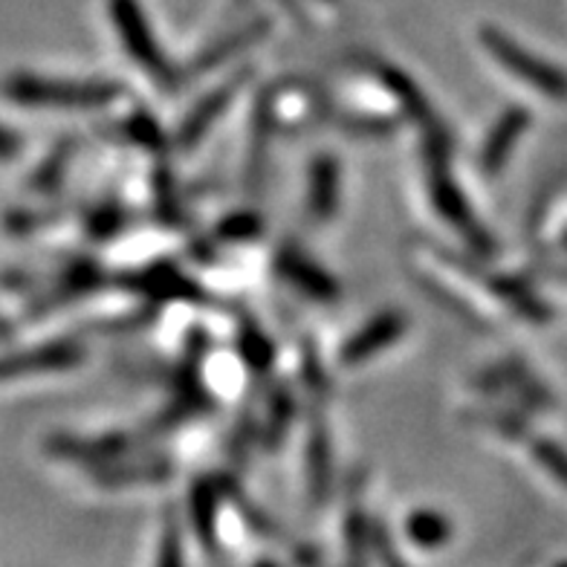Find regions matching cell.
<instances>
[{
  "instance_id": "30bf717a",
  "label": "cell",
  "mask_w": 567,
  "mask_h": 567,
  "mask_svg": "<svg viewBox=\"0 0 567 567\" xmlns=\"http://www.w3.org/2000/svg\"><path fill=\"white\" fill-rule=\"evenodd\" d=\"M434 203H437V209L452 220L455 226H461L463 231H470L472 238H478V231L472 226V217L463 206V197L457 195L455 186L449 183L446 174H434Z\"/></svg>"
},
{
  "instance_id": "4fadbf2b",
  "label": "cell",
  "mask_w": 567,
  "mask_h": 567,
  "mask_svg": "<svg viewBox=\"0 0 567 567\" xmlns=\"http://www.w3.org/2000/svg\"><path fill=\"white\" fill-rule=\"evenodd\" d=\"M157 567H186V561H183V547H179V538L174 527H168L163 545H159Z\"/></svg>"
},
{
  "instance_id": "2e32d148",
  "label": "cell",
  "mask_w": 567,
  "mask_h": 567,
  "mask_svg": "<svg viewBox=\"0 0 567 567\" xmlns=\"http://www.w3.org/2000/svg\"><path fill=\"white\" fill-rule=\"evenodd\" d=\"M377 553H380V559L385 567H405L403 561H400V556L391 550V545L382 536H377Z\"/></svg>"
},
{
  "instance_id": "8fae6325",
  "label": "cell",
  "mask_w": 567,
  "mask_h": 567,
  "mask_svg": "<svg viewBox=\"0 0 567 567\" xmlns=\"http://www.w3.org/2000/svg\"><path fill=\"white\" fill-rule=\"evenodd\" d=\"M229 96H231L229 90H224V93H217V96H212L209 102H206V105H200V111H197L195 116H192V120L186 122V131H183V142H195L197 136H200L203 131H206V127H209L212 122H215L217 116H220V111H224L226 99H229Z\"/></svg>"
},
{
  "instance_id": "7a4b0ae2",
  "label": "cell",
  "mask_w": 567,
  "mask_h": 567,
  "mask_svg": "<svg viewBox=\"0 0 567 567\" xmlns=\"http://www.w3.org/2000/svg\"><path fill=\"white\" fill-rule=\"evenodd\" d=\"M481 41L498 59L501 68H507L522 82L536 87L538 93H545L550 99H567V73H561L559 68H550V64H545L533 53H527L524 47L515 44L513 38L498 30H489V27L481 30Z\"/></svg>"
},
{
  "instance_id": "9c48e42d",
  "label": "cell",
  "mask_w": 567,
  "mask_h": 567,
  "mask_svg": "<svg viewBox=\"0 0 567 567\" xmlns=\"http://www.w3.org/2000/svg\"><path fill=\"white\" fill-rule=\"evenodd\" d=\"M405 533H409V538L414 545L425 547V550H434V547H443L449 538H452V524H449L441 513L420 509V513L409 515Z\"/></svg>"
},
{
  "instance_id": "3957f363",
  "label": "cell",
  "mask_w": 567,
  "mask_h": 567,
  "mask_svg": "<svg viewBox=\"0 0 567 567\" xmlns=\"http://www.w3.org/2000/svg\"><path fill=\"white\" fill-rule=\"evenodd\" d=\"M82 344L75 342L38 344V348H27V351L0 357V382L18 380V377H30V373L68 371V368L82 365Z\"/></svg>"
},
{
  "instance_id": "9a60e30c",
  "label": "cell",
  "mask_w": 567,
  "mask_h": 567,
  "mask_svg": "<svg viewBox=\"0 0 567 567\" xmlns=\"http://www.w3.org/2000/svg\"><path fill=\"white\" fill-rule=\"evenodd\" d=\"M23 140L12 131V127L0 125V163H12L21 154Z\"/></svg>"
},
{
  "instance_id": "6da1fadb",
  "label": "cell",
  "mask_w": 567,
  "mask_h": 567,
  "mask_svg": "<svg viewBox=\"0 0 567 567\" xmlns=\"http://www.w3.org/2000/svg\"><path fill=\"white\" fill-rule=\"evenodd\" d=\"M0 90L18 105L53 107V111H93L120 96V87L107 82H64V79L30 73L9 75Z\"/></svg>"
},
{
  "instance_id": "5b68a950",
  "label": "cell",
  "mask_w": 567,
  "mask_h": 567,
  "mask_svg": "<svg viewBox=\"0 0 567 567\" xmlns=\"http://www.w3.org/2000/svg\"><path fill=\"white\" fill-rule=\"evenodd\" d=\"M403 330H405L403 313H382L380 319H373L368 328L359 330L357 337L348 342V348L342 351V362H348V365L365 362L368 357H373V353H380L382 348L394 344L396 339L403 337Z\"/></svg>"
},
{
  "instance_id": "8992f818",
  "label": "cell",
  "mask_w": 567,
  "mask_h": 567,
  "mask_svg": "<svg viewBox=\"0 0 567 567\" xmlns=\"http://www.w3.org/2000/svg\"><path fill=\"white\" fill-rule=\"evenodd\" d=\"M527 122H530V116L524 111H518V107H513V111H507L501 116L498 125H495L493 134H489V140L484 142V151H481V168H484L486 174H498L501 168H504V163H507L509 154H513L515 142L522 140Z\"/></svg>"
},
{
  "instance_id": "ba28073f",
  "label": "cell",
  "mask_w": 567,
  "mask_h": 567,
  "mask_svg": "<svg viewBox=\"0 0 567 567\" xmlns=\"http://www.w3.org/2000/svg\"><path fill=\"white\" fill-rule=\"evenodd\" d=\"M281 269L284 276L290 278L292 284H299L301 290H307L316 299H333L337 296V287L330 281L319 267H313L310 261H305L301 255L296 252H284L281 255Z\"/></svg>"
},
{
  "instance_id": "277c9868",
  "label": "cell",
  "mask_w": 567,
  "mask_h": 567,
  "mask_svg": "<svg viewBox=\"0 0 567 567\" xmlns=\"http://www.w3.org/2000/svg\"><path fill=\"white\" fill-rule=\"evenodd\" d=\"M111 16L113 23L120 27L127 53L134 55L142 68L151 70L154 75L168 79V68H165L163 53H159L157 44H154V38H151V30L148 23H145V18H142L140 3H136V0H111Z\"/></svg>"
},
{
  "instance_id": "ac0fdd59",
  "label": "cell",
  "mask_w": 567,
  "mask_h": 567,
  "mask_svg": "<svg viewBox=\"0 0 567 567\" xmlns=\"http://www.w3.org/2000/svg\"><path fill=\"white\" fill-rule=\"evenodd\" d=\"M556 567H567V561H561V565H556Z\"/></svg>"
},
{
  "instance_id": "5bb4252c",
  "label": "cell",
  "mask_w": 567,
  "mask_h": 567,
  "mask_svg": "<svg viewBox=\"0 0 567 567\" xmlns=\"http://www.w3.org/2000/svg\"><path fill=\"white\" fill-rule=\"evenodd\" d=\"M536 457L545 463L547 470H550L556 478L565 481V484H567V455L561 452V449L550 446V443H542V446L536 449Z\"/></svg>"
},
{
  "instance_id": "52a82bcc",
  "label": "cell",
  "mask_w": 567,
  "mask_h": 567,
  "mask_svg": "<svg viewBox=\"0 0 567 567\" xmlns=\"http://www.w3.org/2000/svg\"><path fill=\"white\" fill-rule=\"evenodd\" d=\"M339 197V165L330 157H321L313 165V177H310V209L316 217H330L337 209Z\"/></svg>"
},
{
  "instance_id": "e0dca14e",
  "label": "cell",
  "mask_w": 567,
  "mask_h": 567,
  "mask_svg": "<svg viewBox=\"0 0 567 567\" xmlns=\"http://www.w3.org/2000/svg\"><path fill=\"white\" fill-rule=\"evenodd\" d=\"M9 337H12V328H9L7 321L0 319V342H7V339H9Z\"/></svg>"
},
{
  "instance_id": "7c38bea8",
  "label": "cell",
  "mask_w": 567,
  "mask_h": 567,
  "mask_svg": "<svg viewBox=\"0 0 567 567\" xmlns=\"http://www.w3.org/2000/svg\"><path fill=\"white\" fill-rule=\"evenodd\" d=\"M195 524L197 533L206 545H215V498H212L209 489H197L195 493Z\"/></svg>"
}]
</instances>
